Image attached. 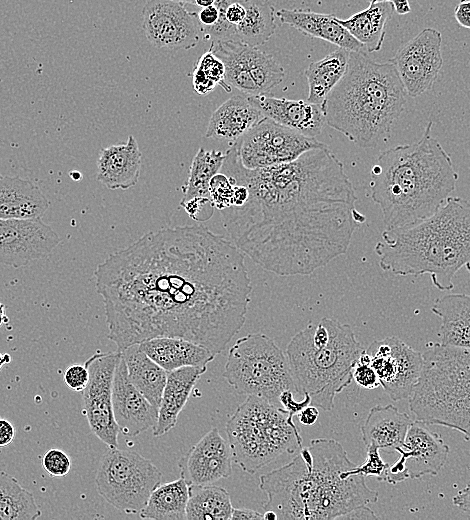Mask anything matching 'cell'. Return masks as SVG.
Returning <instances> with one entry per match:
<instances>
[{
    "label": "cell",
    "instance_id": "obj_1",
    "mask_svg": "<svg viewBox=\"0 0 470 520\" xmlns=\"http://www.w3.org/2000/svg\"><path fill=\"white\" fill-rule=\"evenodd\" d=\"M95 278L118 351L169 336L219 354L251 301L243 253L202 225L148 232L99 264Z\"/></svg>",
    "mask_w": 470,
    "mask_h": 520
},
{
    "label": "cell",
    "instance_id": "obj_2",
    "mask_svg": "<svg viewBox=\"0 0 470 520\" xmlns=\"http://www.w3.org/2000/svg\"><path fill=\"white\" fill-rule=\"evenodd\" d=\"M247 187L246 201L221 210L235 246L264 270L308 275L347 252L365 216L342 162L327 147L261 169L242 165L230 146L220 169Z\"/></svg>",
    "mask_w": 470,
    "mask_h": 520
},
{
    "label": "cell",
    "instance_id": "obj_3",
    "mask_svg": "<svg viewBox=\"0 0 470 520\" xmlns=\"http://www.w3.org/2000/svg\"><path fill=\"white\" fill-rule=\"evenodd\" d=\"M335 439H312L289 463L260 476L259 488L266 494L264 511L278 519H339L351 510L375 503L362 474Z\"/></svg>",
    "mask_w": 470,
    "mask_h": 520
},
{
    "label": "cell",
    "instance_id": "obj_4",
    "mask_svg": "<svg viewBox=\"0 0 470 520\" xmlns=\"http://www.w3.org/2000/svg\"><path fill=\"white\" fill-rule=\"evenodd\" d=\"M384 150L370 171L372 201L380 207L385 230L407 228L432 216L455 190L458 174L451 156L432 136Z\"/></svg>",
    "mask_w": 470,
    "mask_h": 520
},
{
    "label": "cell",
    "instance_id": "obj_5",
    "mask_svg": "<svg viewBox=\"0 0 470 520\" xmlns=\"http://www.w3.org/2000/svg\"><path fill=\"white\" fill-rule=\"evenodd\" d=\"M374 250L383 271L396 276L428 274L435 288L452 290L461 268L470 273V202L450 196L426 220L385 230Z\"/></svg>",
    "mask_w": 470,
    "mask_h": 520
},
{
    "label": "cell",
    "instance_id": "obj_6",
    "mask_svg": "<svg viewBox=\"0 0 470 520\" xmlns=\"http://www.w3.org/2000/svg\"><path fill=\"white\" fill-rule=\"evenodd\" d=\"M406 91L389 62H376L367 52L349 53L345 74L322 103L326 124L361 148H373L390 137L400 118Z\"/></svg>",
    "mask_w": 470,
    "mask_h": 520
},
{
    "label": "cell",
    "instance_id": "obj_7",
    "mask_svg": "<svg viewBox=\"0 0 470 520\" xmlns=\"http://www.w3.org/2000/svg\"><path fill=\"white\" fill-rule=\"evenodd\" d=\"M363 346L352 328L324 317L296 333L286 348L296 392L311 405L330 411L335 396L353 380L352 371Z\"/></svg>",
    "mask_w": 470,
    "mask_h": 520
},
{
    "label": "cell",
    "instance_id": "obj_8",
    "mask_svg": "<svg viewBox=\"0 0 470 520\" xmlns=\"http://www.w3.org/2000/svg\"><path fill=\"white\" fill-rule=\"evenodd\" d=\"M422 355L410 410L417 420L454 429L470 441V349L436 343Z\"/></svg>",
    "mask_w": 470,
    "mask_h": 520
},
{
    "label": "cell",
    "instance_id": "obj_9",
    "mask_svg": "<svg viewBox=\"0 0 470 520\" xmlns=\"http://www.w3.org/2000/svg\"><path fill=\"white\" fill-rule=\"evenodd\" d=\"M226 433L233 462L254 474L282 454L302 448L300 429L280 406L247 396L228 419Z\"/></svg>",
    "mask_w": 470,
    "mask_h": 520
},
{
    "label": "cell",
    "instance_id": "obj_10",
    "mask_svg": "<svg viewBox=\"0 0 470 520\" xmlns=\"http://www.w3.org/2000/svg\"><path fill=\"white\" fill-rule=\"evenodd\" d=\"M223 377L237 394L257 396L278 406L281 392H296L286 354L262 333L236 340L229 349Z\"/></svg>",
    "mask_w": 470,
    "mask_h": 520
},
{
    "label": "cell",
    "instance_id": "obj_11",
    "mask_svg": "<svg viewBox=\"0 0 470 520\" xmlns=\"http://www.w3.org/2000/svg\"><path fill=\"white\" fill-rule=\"evenodd\" d=\"M161 479L162 473L151 460L131 450L108 447L95 484L110 505L126 514H139Z\"/></svg>",
    "mask_w": 470,
    "mask_h": 520
},
{
    "label": "cell",
    "instance_id": "obj_12",
    "mask_svg": "<svg viewBox=\"0 0 470 520\" xmlns=\"http://www.w3.org/2000/svg\"><path fill=\"white\" fill-rule=\"evenodd\" d=\"M230 146L244 167L261 169L292 162L327 145L264 117Z\"/></svg>",
    "mask_w": 470,
    "mask_h": 520
},
{
    "label": "cell",
    "instance_id": "obj_13",
    "mask_svg": "<svg viewBox=\"0 0 470 520\" xmlns=\"http://www.w3.org/2000/svg\"><path fill=\"white\" fill-rule=\"evenodd\" d=\"M209 51L223 62L227 85L244 95L268 94L284 78V68L271 55L239 39L212 41Z\"/></svg>",
    "mask_w": 470,
    "mask_h": 520
},
{
    "label": "cell",
    "instance_id": "obj_14",
    "mask_svg": "<svg viewBox=\"0 0 470 520\" xmlns=\"http://www.w3.org/2000/svg\"><path fill=\"white\" fill-rule=\"evenodd\" d=\"M121 352L95 353L85 362L89 380L82 391L84 411L92 432L108 447H118L119 428L114 418L112 388Z\"/></svg>",
    "mask_w": 470,
    "mask_h": 520
},
{
    "label": "cell",
    "instance_id": "obj_15",
    "mask_svg": "<svg viewBox=\"0 0 470 520\" xmlns=\"http://www.w3.org/2000/svg\"><path fill=\"white\" fill-rule=\"evenodd\" d=\"M365 351L388 396L394 401L409 399L422 372V353L396 336L374 340Z\"/></svg>",
    "mask_w": 470,
    "mask_h": 520
},
{
    "label": "cell",
    "instance_id": "obj_16",
    "mask_svg": "<svg viewBox=\"0 0 470 520\" xmlns=\"http://www.w3.org/2000/svg\"><path fill=\"white\" fill-rule=\"evenodd\" d=\"M186 3L174 0H147L142 11L143 30L157 48L191 49L203 37L198 14L186 9Z\"/></svg>",
    "mask_w": 470,
    "mask_h": 520
},
{
    "label": "cell",
    "instance_id": "obj_17",
    "mask_svg": "<svg viewBox=\"0 0 470 520\" xmlns=\"http://www.w3.org/2000/svg\"><path fill=\"white\" fill-rule=\"evenodd\" d=\"M395 451L400 457L389 465L384 481L390 484L425 475L436 476L447 461L449 446L438 433L429 430L427 424L415 419L403 445Z\"/></svg>",
    "mask_w": 470,
    "mask_h": 520
},
{
    "label": "cell",
    "instance_id": "obj_18",
    "mask_svg": "<svg viewBox=\"0 0 470 520\" xmlns=\"http://www.w3.org/2000/svg\"><path fill=\"white\" fill-rule=\"evenodd\" d=\"M441 44V33L425 28L404 43L389 60L408 96L418 97L432 88L443 65Z\"/></svg>",
    "mask_w": 470,
    "mask_h": 520
},
{
    "label": "cell",
    "instance_id": "obj_19",
    "mask_svg": "<svg viewBox=\"0 0 470 520\" xmlns=\"http://www.w3.org/2000/svg\"><path fill=\"white\" fill-rule=\"evenodd\" d=\"M60 241L41 218L0 219V264L25 266L51 254Z\"/></svg>",
    "mask_w": 470,
    "mask_h": 520
},
{
    "label": "cell",
    "instance_id": "obj_20",
    "mask_svg": "<svg viewBox=\"0 0 470 520\" xmlns=\"http://www.w3.org/2000/svg\"><path fill=\"white\" fill-rule=\"evenodd\" d=\"M232 464L229 442L213 428L179 459L178 468L188 485H208L229 477Z\"/></svg>",
    "mask_w": 470,
    "mask_h": 520
},
{
    "label": "cell",
    "instance_id": "obj_21",
    "mask_svg": "<svg viewBox=\"0 0 470 520\" xmlns=\"http://www.w3.org/2000/svg\"><path fill=\"white\" fill-rule=\"evenodd\" d=\"M112 405L119 432L124 436L135 437L157 423L158 408L131 383L122 356L114 373Z\"/></svg>",
    "mask_w": 470,
    "mask_h": 520
},
{
    "label": "cell",
    "instance_id": "obj_22",
    "mask_svg": "<svg viewBox=\"0 0 470 520\" xmlns=\"http://www.w3.org/2000/svg\"><path fill=\"white\" fill-rule=\"evenodd\" d=\"M247 98L264 117L308 137L316 138L326 124L322 105L307 100H290L267 94Z\"/></svg>",
    "mask_w": 470,
    "mask_h": 520
},
{
    "label": "cell",
    "instance_id": "obj_23",
    "mask_svg": "<svg viewBox=\"0 0 470 520\" xmlns=\"http://www.w3.org/2000/svg\"><path fill=\"white\" fill-rule=\"evenodd\" d=\"M142 154L130 135L125 143L102 148L97 160V180L110 190H127L140 177Z\"/></svg>",
    "mask_w": 470,
    "mask_h": 520
},
{
    "label": "cell",
    "instance_id": "obj_24",
    "mask_svg": "<svg viewBox=\"0 0 470 520\" xmlns=\"http://www.w3.org/2000/svg\"><path fill=\"white\" fill-rule=\"evenodd\" d=\"M276 16L304 35L328 41L348 51L366 52L365 47L336 20L334 14L317 13L304 9H280Z\"/></svg>",
    "mask_w": 470,
    "mask_h": 520
},
{
    "label": "cell",
    "instance_id": "obj_25",
    "mask_svg": "<svg viewBox=\"0 0 470 520\" xmlns=\"http://www.w3.org/2000/svg\"><path fill=\"white\" fill-rule=\"evenodd\" d=\"M139 347L167 372L189 366L207 367L215 358L207 348L177 337H154L139 343Z\"/></svg>",
    "mask_w": 470,
    "mask_h": 520
},
{
    "label": "cell",
    "instance_id": "obj_26",
    "mask_svg": "<svg viewBox=\"0 0 470 520\" xmlns=\"http://www.w3.org/2000/svg\"><path fill=\"white\" fill-rule=\"evenodd\" d=\"M207 367H183L167 373L163 389L158 419L153 427V435L158 437L175 427L179 414L187 403L189 396Z\"/></svg>",
    "mask_w": 470,
    "mask_h": 520
},
{
    "label": "cell",
    "instance_id": "obj_27",
    "mask_svg": "<svg viewBox=\"0 0 470 520\" xmlns=\"http://www.w3.org/2000/svg\"><path fill=\"white\" fill-rule=\"evenodd\" d=\"M263 118L246 95H235L213 112L205 137L233 143Z\"/></svg>",
    "mask_w": 470,
    "mask_h": 520
},
{
    "label": "cell",
    "instance_id": "obj_28",
    "mask_svg": "<svg viewBox=\"0 0 470 520\" xmlns=\"http://www.w3.org/2000/svg\"><path fill=\"white\" fill-rule=\"evenodd\" d=\"M48 207L47 197L34 183L0 175V219L41 218Z\"/></svg>",
    "mask_w": 470,
    "mask_h": 520
},
{
    "label": "cell",
    "instance_id": "obj_29",
    "mask_svg": "<svg viewBox=\"0 0 470 520\" xmlns=\"http://www.w3.org/2000/svg\"><path fill=\"white\" fill-rule=\"evenodd\" d=\"M412 419L394 405L372 407L361 425L365 446L376 445L379 449L395 451L404 443Z\"/></svg>",
    "mask_w": 470,
    "mask_h": 520
},
{
    "label": "cell",
    "instance_id": "obj_30",
    "mask_svg": "<svg viewBox=\"0 0 470 520\" xmlns=\"http://www.w3.org/2000/svg\"><path fill=\"white\" fill-rule=\"evenodd\" d=\"M431 310L441 319V344L470 349V295H445L434 302Z\"/></svg>",
    "mask_w": 470,
    "mask_h": 520
},
{
    "label": "cell",
    "instance_id": "obj_31",
    "mask_svg": "<svg viewBox=\"0 0 470 520\" xmlns=\"http://www.w3.org/2000/svg\"><path fill=\"white\" fill-rule=\"evenodd\" d=\"M393 12L391 2H374L347 19L336 17V20L365 47L367 53H371L381 50Z\"/></svg>",
    "mask_w": 470,
    "mask_h": 520
},
{
    "label": "cell",
    "instance_id": "obj_32",
    "mask_svg": "<svg viewBox=\"0 0 470 520\" xmlns=\"http://www.w3.org/2000/svg\"><path fill=\"white\" fill-rule=\"evenodd\" d=\"M120 352L131 383L152 405L159 408L168 372L142 351L139 344H133Z\"/></svg>",
    "mask_w": 470,
    "mask_h": 520
},
{
    "label": "cell",
    "instance_id": "obj_33",
    "mask_svg": "<svg viewBox=\"0 0 470 520\" xmlns=\"http://www.w3.org/2000/svg\"><path fill=\"white\" fill-rule=\"evenodd\" d=\"M350 51L338 48L305 69L308 83L307 101L322 105L330 91L346 72Z\"/></svg>",
    "mask_w": 470,
    "mask_h": 520
},
{
    "label": "cell",
    "instance_id": "obj_34",
    "mask_svg": "<svg viewBox=\"0 0 470 520\" xmlns=\"http://www.w3.org/2000/svg\"><path fill=\"white\" fill-rule=\"evenodd\" d=\"M189 485L183 478L160 483L150 494L139 516L153 520H186Z\"/></svg>",
    "mask_w": 470,
    "mask_h": 520
},
{
    "label": "cell",
    "instance_id": "obj_35",
    "mask_svg": "<svg viewBox=\"0 0 470 520\" xmlns=\"http://www.w3.org/2000/svg\"><path fill=\"white\" fill-rule=\"evenodd\" d=\"M233 506L228 491L213 484L189 485L188 520H231Z\"/></svg>",
    "mask_w": 470,
    "mask_h": 520
},
{
    "label": "cell",
    "instance_id": "obj_36",
    "mask_svg": "<svg viewBox=\"0 0 470 520\" xmlns=\"http://www.w3.org/2000/svg\"><path fill=\"white\" fill-rule=\"evenodd\" d=\"M245 16L236 25L237 38L247 45L258 47L275 33V9L268 0H242Z\"/></svg>",
    "mask_w": 470,
    "mask_h": 520
},
{
    "label": "cell",
    "instance_id": "obj_37",
    "mask_svg": "<svg viewBox=\"0 0 470 520\" xmlns=\"http://www.w3.org/2000/svg\"><path fill=\"white\" fill-rule=\"evenodd\" d=\"M41 516L34 496L11 475L0 472V520H35Z\"/></svg>",
    "mask_w": 470,
    "mask_h": 520
},
{
    "label": "cell",
    "instance_id": "obj_38",
    "mask_svg": "<svg viewBox=\"0 0 470 520\" xmlns=\"http://www.w3.org/2000/svg\"><path fill=\"white\" fill-rule=\"evenodd\" d=\"M225 154L217 150L199 148L189 168V176L182 186L186 201L194 197H209L211 179L220 171Z\"/></svg>",
    "mask_w": 470,
    "mask_h": 520
},
{
    "label": "cell",
    "instance_id": "obj_39",
    "mask_svg": "<svg viewBox=\"0 0 470 520\" xmlns=\"http://www.w3.org/2000/svg\"><path fill=\"white\" fill-rule=\"evenodd\" d=\"M220 85L226 91L231 89L225 82V68L223 62L211 51L201 56L193 71L194 90L200 95H206Z\"/></svg>",
    "mask_w": 470,
    "mask_h": 520
},
{
    "label": "cell",
    "instance_id": "obj_40",
    "mask_svg": "<svg viewBox=\"0 0 470 520\" xmlns=\"http://www.w3.org/2000/svg\"><path fill=\"white\" fill-rule=\"evenodd\" d=\"M236 182L233 178L219 171L210 181L209 198L219 211L233 205Z\"/></svg>",
    "mask_w": 470,
    "mask_h": 520
},
{
    "label": "cell",
    "instance_id": "obj_41",
    "mask_svg": "<svg viewBox=\"0 0 470 520\" xmlns=\"http://www.w3.org/2000/svg\"><path fill=\"white\" fill-rule=\"evenodd\" d=\"M366 449L367 458L365 462L349 470V475L362 474L365 477L375 476L377 481L384 482L390 464L383 461L379 453L380 449L376 445H369Z\"/></svg>",
    "mask_w": 470,
    "mask_h": 520
},
{
    "label": "cell",
    "instance_id": "obj_42",
    "mask_svg": "<svg viewBox=\"0 0 470 520\" xmlns=\"http://www.w3.org/2000/svg\"><path fill=\"white\" fill-rule=\"evenodd\" d=\"M238 0H215L214 4L218 7L220 18L217 24L212 27L203 28V38L205 40L219 41L228 39H238L236 35V27L229 24L225 14L229 4Z\"/></svg>",
    "mask_w": 470,
    "mask_h": 520
},
{
    "label": "cell",
    "instance_id": "obj_43",
    "mask_svg": "<svg viewBox=\"0 0 470 520\" xmlns=\"http://www.w3.org/2000/svg\"><path fill=\"white\" fill-rule=\"evenodd\" d=\"M353 380L364 389L373 390L380 386V380L370 365V357L365 349L361 353L352 371Z\"/></svg>",
    "mask_w": 470,
    "mask_h": 520
},
{
    "label": "cell",
    "instance_id": "obj_44",
    "mask_svg": "<svg viewBox=\"0 0 470 520\" xmlns=\"http://www.w3.org/2000/svg\"><path fill=\"white\" fill-rule=\"evenodd\" d=\"M42 465L50 476L63 477L69 473L71 461L63 450L51 448L44 453Z\"/></svg>",
    "mask_w": 470,
    "mask_h": 520
},
{
    "label": "cell",
    "instance_id": "obj_45",
    "mask_svg": "<svg viewBox=\"0 0 470 520\" xmlns=\"http://www.w3.org/2000/svg\"><path fill=\"white\" fill-rule=\"evenodd\" d=\"M180 206L185 209L191 219L197 222L210 219L215 208L209 197H194L181 201Z\"/></svg>",
    "mask_w": 470,
    "mask_h": 520
},
{
    "label": "cell",
    "instance_id": "obj_46",
    "mask_svg": "<svg viewBox=\"0 0 470 520\" xmlns=\"http://www.w3.org/2000/svg\"><path fill=\"white\" fill-rule=\"evenodd\" d=\"M63 380L71 390L82 392L89 380V372L85 363L68 366L63 374Z\"/></svg>",
    "mask_w": 470,
    "mask_h": 520
},
{
    "label": "cell",
    "instance_id": "obj_47",
    "mask_svg": "<svg viewBox=\"0 0 470 520\" xmlns=\"http://www.w3.org/2000/svg\"><path fill=\"white\" fill-rule=\"evenodd\" d=\"M279 405L288 414V418L293 420V417L297 415L303 408L311 404V397L308 394L303 395L302 400H297L294 397L293 390H284L279 395Z\"/></svg>",
    "mask_w": 470,
    "mask_h": 520
},
{
    "label": "cell",
    "instance_id": "obj_48",
    "mask_svg": "<svg viewBox=\"0 0 470 520\" xmlns=\"http://www.w3.org/2000/svg\"><path fill=\"white\" fill-rule=\"evenodd\" d=\"M198 18L203 28L212 27L219 21V9L215 4L204 7L198 13Z\"/></svg>",
    "mask_w": 470,
    "mask_h": 520
},
{
    "label": "cell",
    "instance_id": "obj_49",
    "mask_svg": "<svg viewBox=\"0 0 470 520\" xmlns=\"http://www.w3.org/2000/svg\"><path fill=\"white\" fill-rule=\"evenodd\" d=\"M245 16V7L242 4V0L234 1L228 5L226 9V20L229 24L236 27Z\"/></svg>",
    "mask_w": 470,
    "mask_h": 520
},
{
    "label": "cell",
    "instance_id": "obj_50",
    "mask_svg": "<svg viewBox=\"0 0 470 520\" xmlns=\"http://www.w3.org/2000/svg\"><path fill=\"white\" fill-rule=\"evenodd\" d=\"M454 18L461 27L470 29V0H460L454 10Z\"/></svg>",
    "mask_w": 470,
    "mask_h": 520
},
{
    "label": "cell",
    "instance_id": "obj_51",
    "mask_svg": "<svg viewBox=\"0 0 470 520\" xmlns=\"http://www.w3.org/2000/svg\"><path fill=\"white\" fill-rule=\"evenodd\" d=\"M453 504L470 516V482L452 498Z\"/></svg>",
    "mask_w": 470,
    "mask_h": 520
},
{
    "label": "cell",
    "instance_id": "obj_52",
    "mask_svg": "<svg viewBox=\"0 0 470 520\" xmlns=\"http://www.w3.org/2000/svg\"><path fill=\"white\" fill-rule=\"evenodd\" d=\"M298 420L302 425L305 426H311L315 424L319 417V410L318 407L314 405H308L305 408H303L298 414H297Z\"/></svg>",
    "mask_w": 470,
    "mask_h": 520
},
{
    "label": "cell",
    "instance_id": "obj_53",
    "mask_svg": "<svg viewBox=\"0 0 470 520\" xmlns=\"http://www.w3.org/2000/svg\"><path fill=\"white\" fill-rule=\"evenodd\" d=\"M15 435V428L6 419L0 418V447L10 444Z\"/></svg>",
    "mask_w": 470,
    "mask_h": 520
},
{
    "label": "cell",
    "instance_id": "obj_54",
    "mask_svg": "<svg viewBox=\"0 0 470 520\" xmlns=\"http://www.w3.org/2000/svg\"><path fill=\"white\" fill-rule=\"evenodd\" d=\"M375 513L367 506L363 505L357 507L347 514L343 515L340 519H376Z\"/></svg>",
    "mask_w": 470,
    "mask_h": 520
},
{
    "label": "cell",
    "instance_id": "obj_55",
    "mask_svg": "<svg viewBox=\"0 0 470 520\" xmlns=\"http://www.w3.org/2000/svg\"><path fill=\"white\" fill-rule=\"evenodd\" d=\"M264 519L262 513L247 508H233L231 520Z\"/></svg>",
    "mask_w": 470,
    "mask_h": 520
},
{
    "label": "cell",
    "instance_id": "obj_56",
    "mask_svg": "<svg viewBox=\"0 0 470 520\" xmlns=\"http://www.w3.org/2000/svg\"><path fill=\"white\" fill-rule=\"evenodd\" d=\"M390 2L394 11L399 15H405L411 11V6L408 0H391Z\"/></svg>",
    "mask_w": 470,
    "mask_h": 520
},
{
    "label": "cell",
    "instance_id": "obj_57",
    "mask_svg": "<svg viewBox=\"0 0 470 520\" xmlns=\"http://www.w3.org/2000/svg\"><path fill=\"white\" fill-rule=\"evenodd\" d=\"M215 0H195V4L201 8L213 5Z\"/></svg>",
    "mask_w": 470,
    "mask_h": 520
},
{
    "label": "cell",
    "instance_id": "obj_58",
    "mask_svg": "<svg viewBox=\"0 0 470 520\" xmlns=\"http://www.w3.org/2000/svg\"><path fill=\"white\" fill-rule=\"evenodd\" d=\"M5 319V307L2 303H0V325L3 323Z\"/></svg>",
    "mask_w": 470,
    "mask_h": 520
},
{
    "label": "cell",
    "instance_id": "obj_59",
    "mask_svg": "<svg viewBox=\"0 0 470 520\" xmlns=\"http://www.w3.org/2000/svg\"><path fill=\"white\" fill-rule=\"evenodd\" d=\"M174 1H180V2H184V3L195 4V0H174Z\"/></svg>",
    "mask_w": 470,
    "mask_h": 520
},
{
    "label": "cell",
    "instance_id": "obj_60",
    "mask_svg": "<svg viewBox=\"0 0 470 520\" xmlns=\"http://www.w3.org/2000/svg\"><path fill=\"white\" fill-rule=\"evenodd\" d=\"M369 3H374V2H384V1H388L390 2L391 0H368Z\"/></svg>",
    "mask_w": 470,
    "mask_h": 520
}]
</instances>
